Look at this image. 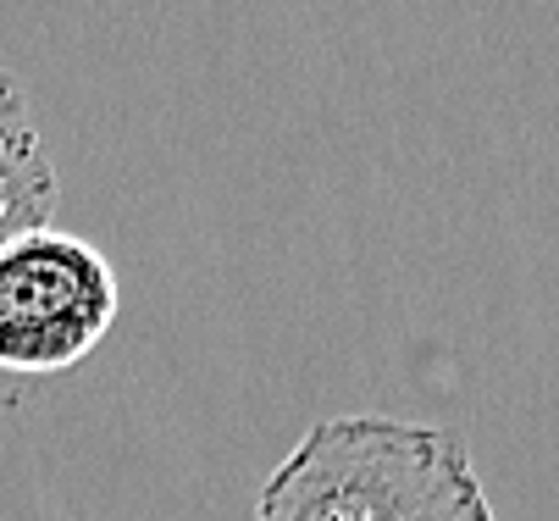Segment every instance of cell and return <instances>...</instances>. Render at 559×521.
Returning <instances> with one entry per match:
<instances>
[{
  "instance_id": "obj_1",
  "label": "cell",
  "mask_w": 559,
  "mask_h": 521,
  "mask_svg": "<svg viewBox=\"0 0 559 521\" xmlns=\"http://www.w3.org/2000/svg\"><path fill=\"white\" fill-rule=\"evenodd\" d=\"M255 521H499L471 450L421 422L322 416L277 461Z\"/></svg>"
},
{
  "instance_id": "obj_2",
  "label": "cell",
  "mask_w": 559,
  "mask_h": 521,
  "mask_svg": "<svg viewBox=\"0 0 559 521\" xmlns=\"http://www.w3.org/2000/svg\"><path fill=\"white\" fill-rule=\"evenodd\" d=\"M117 272L78 234L28 228L0 245V371H67L117 322Z\"/></svg>"
},
{
  "instance_id": "obj_3",
  "label": "cell",
  "mask_w": 559,
  "mask_h": 521,
  "mask_svg": "<svg viewBox=\"0 0 559 521\" xmlns=\"http://www.w3.org/2000/svg\"><path fill=\"white\" fill-rule=\"evenodd\" d=\"M56 167L45 156L39 122L28 111L23 84L0 67V245L28 228H50L56 211Z\"/></svg>"
}]
</instances>
